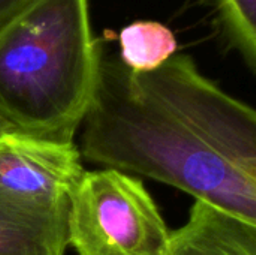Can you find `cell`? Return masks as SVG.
I'll return each mask as SVG.
<instances>
[{"label":"cell","mask_w":256,"mask_h":255,"mask_svg":"<svg viewBox=\"0 0 256 255\" xmlns=\"http://www.w3.org/2000/svg\"><path fill=\"white\" fill-rule=\"evenodd\" d=\"M66 228L78 255H168L171 231L156 201L140 179L118 170L84 173Z\"/></svg>","instance_id":"3"},{"label":"cell","mask_w":256,"mask_h":255,"mask_svg":"<svg viewBox=\"0 0 256 255\" xmlns=\"http://www.w3.org/2000/svg\"><path fill=\"white\" fill-rule=\"evenodd\" d=\"M66 216L0 194V255H64Z\"/></svg>","instance_id":"6"},{"label":"cell","mask_w":256,"mask_h":255,"mask_svg":"<svg viewBox=\"0 0 256 255\" xmlns=\"http://www.w3.org/2000/svg\"><path fill=\"white\" fill-rule=\"evenodd\" d=\"M32 0H0V26Z\"/></svg>","instance_id":"9"},{"label":"cell","mask_w":256,"mask_h":255,"mask_svg":"<svg viewBox=\"0 0 256 255\" xmlns=\"http://www.w3.org/2000/svg\"><path fill=\"white\" fill-rule=\"evenodd\" d=\"M10 131H15L6 120H3L2 117H0V135H3V134H6V132H10Z\"/></svg>","instance_id":"10"},{"label":"cell","mask_w":256,"mask_h":255,"mask_svg":"<svg viewBox=\"0 0 256 255\" xmlns=\"http://www.w3.org/2000/svg\"><path fill=\"white\" fill-rule=\"evenodd\" d=\"M102 59L88 0H32L0 26V117L24 134L74 141Z\"/></svg>","instance_id":"2"},{"label":"cell","mask_w":256,"mask_h":255,"mask_svg":"<svg viewBox=\"0 0 256 255\" xmlns=\"http://www.w3.org/2000/svg\"><path fill=\"white\" fill-rule=\"evenodd\" d=\"M120 62L132 72H152L177 53V39L159 21H135L118 36Z\"/></svg>","instance_id":"7"},{"label":"cell","mask_w":256,"mask_h":255,"mask_svg":"<svg viewBox=\"0 0 256 255\" xmlns=\"http://www.w3.org/2000/svg\"><path fill=\"white\" fill-rule=\"evenodd\" d=\"M213 8L220 35L248 66L256 69V0H207Z\"/></svg>","instance_id":"8"},{"label":"cell","mask_w":256,"mask_h":255,"mask_svg":"<svg viewBox=\"0 0 256 255\" xmlns=\"http://www.w3.org/2000/svg\"><path fill=\"white\" fill-rule=\"evenodd\" d=\"M168 255H256V224L195 200L188 222L170 236Z\"/></svg>","instance_id":"5"},{"label":"cell","mask_w":256,"mask_h":255,"mask_svg":"<svg viewBox=\"0 0 256 255\" xmlns=\"http://www.w3.org/2000/svg\"><path fill=\"white\" fill-rule=\"evenodd\" d=\"M74 141H56L20 131L0 135V194L45 210L66 212L84 176Z\"/></svg>","instance_id":"4"},{"label":"cell","mask_w":256,"mask_h":255,"mask_svg":"<svg viewBox=\"0 0 256 255\" xmlns=\"http://www.w3.org/2000/svg\"><path fill=\"white\" fill-rule=\"evenodd\" d=\"M81 156L174 186L256 224V113L190 56L152 72L102 59Z\"/></svg>","instance_id":"1"}]
</instances>
